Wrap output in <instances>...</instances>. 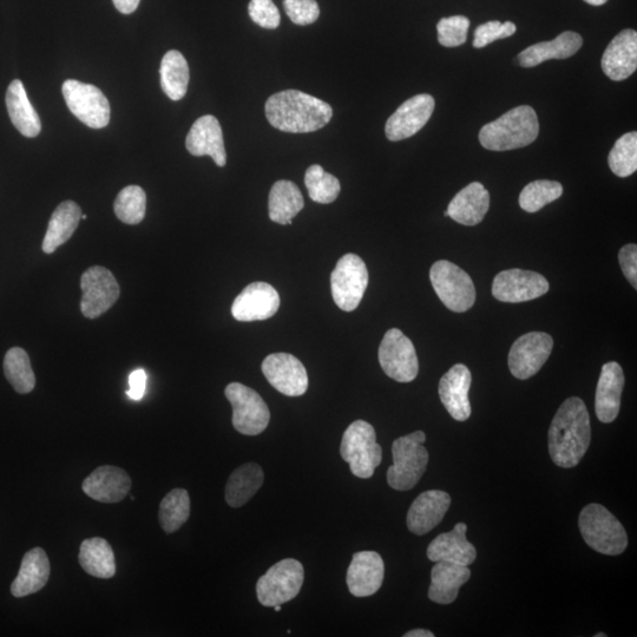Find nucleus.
<instances>
[{
	"instance_id": "nucleus-1",
	"label": "nucleus",
	"mask_w": 637,
	"mask_h": 637,
	"mask_svg": "<svg viewBox=\"0 0 637 637\" xmlns=\"http://www.w3.org/2000/svg\"><path fill=\"white\" fill-rule=\"evenodd\" d=\"M591 442L590 417L583 400L571 397L558 409L549 429V452L560 468L579 465Z\"/></svg>"
},
{
	"instance_id": "nucleus-2",
	"label": "nucleus",
	"mask_w": 637,
	"mask_h": 637,
	"mask_svg": "<svg viewBox=\"0 0 637 637\" xmlns=\"http://www.w3.org/2000/svg\"><path fill=\"white\" fill-rule=\"evenodd\" d=\"M265 108L271 126L291 134L323 129L333 116L330 104L299 90H285L272 95Z\"/></svg>"
},
{
	"instance_id": "nucleus-3",
	"label": "nucleus",
	"mask_w": 637,
	"mask_h": 637,
	"mask_svg": "<svg viewBox=\"0 0 637 637\" xmlns=\"http://www.w3.org/2000/svg\"><path fill=\"white\" fill-rule=\"evenodd\" d=\"M540 134L536 111L529 105L511 109L479 131L482 147L492 151H507L528 147Z\"/></svg>"
},
{
	"instance_id": "nucleus-4",
	"label": "nucleus",
	"mask_w": 637,
	"mask_h": 637,
	"mask_svg": "<svg viewBox=\"0 0 637 637\" xmlns=\"http://www.w3.org/2000/svg\"><path fill=\"white\" fill-rule=\"evenodd\" d=\"M425 441V433L416 431L393 442V465L387 470V483L392 489L409 491L415 488L423 477L429 463Z\"/></svg>"
},
{
	"instance_id": "nucleus-5",
	"label": "nucleus",
	"mask_w": 637,
	"mask_h": 637,
	"mask_svg": "<svg viewBox=\"0 0 637 637\" xmlns=\"http://www.w3.org/2000/svg\"><path fill=\"white\" fill-rule=\"evenodd\" d=\"M579 527L584 542L597 553L616 556L625 553L628 547L625 528L601 504H589L581 511Z\"/></svg>"
},
{
	"instance_id": "nucleus-6",
	"label": "nucleus",
	"mask_w": 637,
	"mask_h": 637,
	"mask_svg": "<svg viewBox=\"0 0 637 637\" xmlns=\"http://www.w3.org/2000/svg\"><path fill=\"white\" fill-rule=\"evenodd\" d=\"M340 455L354 476L369 479L383 461V449L377 443L376 430L365 420H356L344 433Z\"/></svg>"
},
{
	"instance_id": "nucleus-7",
	"label": "nucleus",
	"mask_w": 637,
	"mask_h": 637,
	"mask_svg": "<svg viewBox=\"0 0 637 637\" xmlns=\"http://www.w3.org/2000/svg\"><path fill=\"white\" fill-rule=\"evenodd\" d=\"M430 280L438 298L455 313L469 311L476 301V288L470 275L452 264L439 260L433 264Z\"/></svg>"
},
{
	"instance_id": "nucleus-8",
	"label": "nucleus",
	"mask_w": 637,
	"mask_h": 637,
	"mask_svg": "<svg viewBox=\"0 0 637 637\" xmlns=\"http://www.w3.org/2000/svg\"><path fill=\"white\" fill-rule=\"evenodd\" d=\"M305 570L294 558H286L269 568L256 583V596L264 607H274L297 597L304 584Z\"/></svg>"
},
{
	"instance_id": "nucleus-9",
	"label": "nucleus",
	"mask_w": 637,
	"mask_h": 637,
	"mask_svg": "<svg viewBox=\"0 0 637 637\" xmlns=\"http://www.w3.org/2000/svg\"><path fill=\"white\" fill-rule=\"evenodd\" d=\"M369 286V271L363 259L346 254L337 262L331 275L332 297L345 312L357 310Z\"/></svg>"
},
{
	"instance_id": "nucleus-10",
	"label": "nucleus",
	"mask_w": 637,
	"mask_h": 637,
	"mask_svg": "<svg viewBox=\"0 0 637 637\" xmlns=\"http://www.w3.org/2000/svg\"><path fill=\"white\" fill-rule=\"evenodd\" d=\"M226 398L233 407V425L245 436H258L267 429L271 412L260 394L244 384L226 387Z\"/></svg>"
},
{
	"instance_id": "nucleus-11",
	"label": "nucleus",
	"mask_w": 637,
	"mask_h": 637,
	"mask_svg": "<svg viewBox=\"0 0 637 637\" xmlns=\"http://www.w3.org/2000/svg\"><path fill=\"white\" fill-rule=\"evenodd\" d=\"M378 358L386 376L398 383H411L418 376L415 345L398 328L386 332L379 346Z\"/></svg>"
},
{
	"instance_id": "nucleus-12",
	"label": "nucleus",
	"mask_w": 637,
	"mask_h": 637,
	"mask_svg": "<svg viewBox=\"0 0 637 637\" xmlns=\"http://www.w3.org/2000/svg\"><path fill=\"white\" fill-rule=\"evenodd\" d=\"M63 96L68 108L78 120L93 129H103L110 122L108 98L93 84L75 80L65 81Z\"/></svg>"
},
{
	"instance_id": "nucleus-13",
	"label": "nucleus",
	"mask_w": 637,
	"mask_h": 637,
	"mask_svg": "<svg viewBox=\"0 0 637 637\" xmlns=\"http://www.w3.org/2000/svg\"><path fill=\"white\" fill-rule=\"evenodd\" d=\"M554 340L548 333L530 332L518 338L509 352V369L517 379L534 377L553 352Z\"/></svg>"
},
{
	"instance_id": "nucleus-14",
	"label": "nucleus",
	"mask_w": 637,
	"mask_h": 637,
	"mask_svg": "<svg viewBox=\"0 0 637 637\" xmlns=\"http://www.w3.org/2000/svg\"><path fill=\"white\" fill-rule=\"evenodd\" d=\"M81 310L84 317L96 319L110 310L120 297V286L109 269L94 266L81 278Z\"/></svg>"
},
{
	"instance_id": "nucleus-15",
	"label": "nucleus",
	"mask_w": 637,
	"mask_h": 637,
	"mask_svg": "<svg viewBox=\"0 0 637 637\" xmlns=\"http://www.w3.org/2000/svg\"><path fill=\"white\" fill-rule=\"evenodd\" d=\"M549 282L533 271L523 269H508L496 275L492 284V295L502 302L520 304L541 298L549 292Z\"/></svg>"
},
{
	"instance_id": "nucleus-16",
	"label": "nucleus",
	"mask_w": 637,
	"mask_h": 637,
	"mask_svg": "<svg viewBox=\"0 0 637 637\" xmlns=\"http://www.w3.org/2000/svg\"><path fill=\"white\" fill-rule=\"evenodd\" d=\"M435 107V98L431 95L420 94L410 98L387 120V139L398 142L415 136L429 122Z\"/></svg>"
},
{
	"instance_id": "nucleus-17",
	"label": "nucleus",
	"mask_w": 637,
	"mask_h": 637,
	"mask_svg": "<svg viewBox=\"0 0 637 637\" xmlns=\"http://www.w3.org/2000/svg\"><path fill=\"white\" fill-rule=\"evenodd\" d=\"M268 383L287 397L304 396L308 389V374L304 364L288 353H274L261 366Z\"/></svg>"
},
{
	"instance_id": "nucleus-18",
	"label": "nucleus",
	"mask_w": 637,
	"mask_h": 637,
	"mask_svg": "<svg viewBox=\"0 0 637 637\" xmlns=\"http://www.w3.org/2000/svg\"><path fill=\"white\" fill-rule=\"evenodd\" d=\"M280 295L267 282H253L235 298L232 314L242 323L264 321L274 317L279 311Z\"/></svg>"
},
{
	"instance_id": "nucleus-19",
	"label": "nucleus",
	"mask_w": 637,
	"mask_h": 637,
	"mask_svg": "<svg viewBox=\"0 0 637 637\" xmlns=\"http://www.w3.org/2000/svg\"><path fill=\"white\" fill-rule=\"evenodd\" d=\"M385 564L376 551H359L354 554L347 570L348 590L356 597H369L382 588Z\"/></svg>"
},
{
	"instance_id": "nucleus-20",
	"label": "nucleus",
	"mask_w": 637,
	"mask_h": 637,
	"mask_svg": "<svg viewBox=\"0 0 637 637\" xmlns=\"http://www.w3.org/2000/svg\"><path fill=\"white\" fill-rule=\"evenodd\" d=\"M471 382V372L463 364L452 366L439 382V397L450 416L457 422H465L471 416L469 399Z\"/></svg>"
},
{
	"instance_id": "nucleus-21",
	"label": "nucleus",
	"mask_w": 637,
	"mask_h": 637,
	"mask_svg": "<svg viewBox=\"0 0 637 637\" xmlns=\"http://www.w3.org/2000/svg\"><path fill=\"white\" fill-rule=\"evenodd\" d=\"M451 497L448 492L429 490L420 494L407 512L406 524L412 534H429L443 521L450 509Z\"/></svg>"
},
{
	"instance_id": "nucleus-22",
	"label": "nucleus",
	"mask_w": 637,
	"mask_h": 637,
	"mask_svg": "<svg viewBox=\"0 0 637 637\" xmlns=\"http://www.w3.org/2000/svg\"><path fill=\"white\" fill-rule=\"evenodd\" d=\"M84 494L101 503L123 501L131 489V479L126 471L117 466L104 465L91 472L82 484Z\"/></svg>"
},
{
	"instance_id": "nucleus-23",
	"label": "nucleus",
	"mask_w": 637,
	"mask_h": 637,
	"mask_svg": "<svg viewBox=\"0 0 637 637\" xmlns=\"http://www.w3.org/2000/svg\"><path fill=\"white\" fill-rule=\"evenodd\" d=\"M186 147L194 156H210L219 167L226 166L227 153L221 124L212 115L202 116L193 124L187 135Z\"/></svg>"
},
{
	"instance_id": "nucleus-24",
	"label": "nucleus",
	"mask_w": 637,
	"mask_h": 637,
	"mask_svg": "<svg viewBox=\"0 0 637 637\" xmlns=\"http://www.w3.org/2000/svg\"><path fill=\"white\" fill-rule=\"evenodd\" d=\"M637 68V32L623 30L604 51L602 69L610 80L625 81Z\"/></svg>"
},
{
	"instance_id": "nucleus-25",
	"label": "nucleus",
	"mask_w": 637,
	"mask_h": 637,
	"mask_svg": "<svg viewBox=\"0 0 637 637\" xmlns=\"http://www.w3.org/2000/svg\"><path fill=\"white\" fill-rule=\"evenodd\" d=\"M625 387V374L615 361L602 366L599 383H597L595 410L596 416L604 424L613 423L619 416L621 398Z\"/></svg>"
},
{
	"instance_id": "nucleus-26",
	"label": "nucleus",
	"mask_w": 637,
	"mask_h": 637,
	"mask_svg": "<svg viewBox=\"0 0 637 637\" xmlns=\"http://www.w3.org/2000/svg\"><path fill=\"white\" fill-rule=\"evenodd\" d=\"M468 525L458 523L450 533L439 535L431 542L428 548L429 560L436 562H450L469 567L476 561L477 551L466 540Z\"/></svg>"
},
{
	"instance_id": "nucleus-27",
	"label": "nucleus",
	"mask_w": 637,
	"mask_h": 637,
	"mask_svg": "<svg viewBox=\"0 0 637 637\" xmlns=\"http://www.w3.org/2000/svg\"><path fill=\"white\" fill-rule=\"evenodd\" d=\"M489 208L488 190L482 183L472 182L453 197L444 215L463 226H476L484 220Z\"/></svg>"
},
{
	"instance_id": "nucleus-28",
	"label": "nucleus",
	"mask_w": 637,
	"mask_h": 637,
	"mask_svg": "<svg viewBox=\"0 0 637 637\" xmlns=\"http://www.w3.org/2000/svg\"><path fill=\"white\" fill-rule=\"evenodd\" d=\"M51 567L47 553L42 548H34L23 557L21 569L11 586V593L17 599L38 593L50 579Z\"/></svg>"
},
{
	"instance_id": "nucleus-29",
	"label": "nucleus",
	"mask_w": 637,
	"mask_h": 637,
	"mask_svg": "<svg viewBox=\"0 0 637 637\" xmlns=\"http://www.w3.org/2000/svg\"><path fill=\"white\" fill-rule=\"evenodd\" d=\"M582 45L583 38L579 34L566 31L553 41L531 45L518 55L517 61L523 68H534L549 59H567L574 56Z\"/></svg>"
},
{
	"instance_id": "nucleus-30",
	"label": "nucleus",
	"mask_w": 637,
	"mask_h": 637,
	"mask_svg": "<svg viewBox=\"0 0 637 637\" xmlns=\"http://www.w3.org/2000/svg\"><path fill=\"white\" fill-rule=\"evenodd\" d=\"M469 567L450 562H436L431 571L429 599L438 604L455 602L459 589L470 580Z\"/></svg>"
},
{
	"instance_id": "nucleus-31",
	"label": "nucleus",
	"mask_w": 637,
	"mask_h": 637,
	"mask_svg": "<svg viewBox=\"0 0 637 637\" xmlns=\"http://www.w3.org/2000/svg\"><path fill=\"white\" fill-rule=\"evenodd\" d=\"M6 107L13 126L25 137H36L41 133L42 123L37 111L30 103L22 81H12L6 93Z\"/></svg>"
},
{
	"instance_id": "nucleus-32",
	"label": "nucleus",
	"mask_w": 637,
	"mask_h": 637,
	"mask_svg": "<svg viewBox=\"0 0 637 637\" xmlns=\"http://www.w3.org/2000/svg\"><path fill=\"white\" fill-rule=\"evenodd\" d=\"M264 471L256 463L239 466L226 484L225 497L229 507L241 508L256 495L264 484Z\"/></svg>"
},
{
	"instance_id": "nucleus-33",
	"label": "nucleus",
	"mask_w": 637,
	"mask_h": 637,
	"mask_svg": "<svg viewBox=\"0 0 637 637\" xmlns=\"http://www.w3.org/2000/svg\"><path fill=\"white\" fill-rule=\"evenodd\" d=\"M305 207L300 189L292 181L275 182L269 193V219L279 225H291L292 220Z\"/></svg>"
},
{
	"instance_id": "nucleus-34",
	"label": "nucleus",
	"mask_w": 637,
	"mask_h": 637,
	"mask_svg": "<svg viewBox=\"0 0 637 637\" xmlns=\"http://www.w3.org/2000/svg\"><path fill=\"white\" fill-rule=\"evenodd\" d=\"M82 219L80 206L74 201H65L52 214L47 234L43 240V252L52 254L76 232Z\"/></svg>"
},
{
	"instance_id": "nucleus-35",
	"label": "nucleus",
	"mask_w": 637,
	"mask_h": 637,
	"mask_svg": "<svg viewBox=\"0 0 637 637\" xmlns=\"http://www.w3.org/2000/svg\"><path fill=\"white\" fill-rule=\"evenodd\" d=\"M81 567L97 579H111L116 574L115 554L111 545L101 537L88 538L80 548Z\"/></svg>"
},
{
	"instance_id": "nucleus-36",
	"label": "nucleus",
	"mask_w": 637,
	"mask_h": 637,
	"mask_svg": "<svg viewBox=\"0 0 637 637\" xmlns=\"http://www.w3.org/2000/svg\"><path fill=\"white\" fill-rule=\"evenodd\" d=\"M163 93L172 101H180L186 96L189 84V67L180 51L170 50L164 55L161 68Z\"/></svg>"
},
{
	"instance_id": "nucleus-37",
	"label": "nucleus",
	"mask_w": 637,
	"mask_h": 637,
	"mask_svg": "<svg viewBox=\"0 0 637 637\" xmlns=\"http://www.w3.org/2000/svg\"><path fill=\"white\" fill-rule=\"evenodd\" d=\"M6 379L18 393L26 394L35 389L36 377L31 361L23 348L13 347L4 359Z\"/></svg>"
},
{
	"instance_id": "nucleus-38",
	"label": "nucleus",
	"mask_w": 637,
	"mask_h": 637,
	"mask_svg": "<svg viewBox=\"0 0 637 637\" xmlns=\"http://www.w3.org/2000/svg\"><path fill=\"white\" fill-rule=\"evenodd\" d=\"M190 516V498L185 489H174L162 499L159 520L164 533L173 534L181 529Z\"/></svg>"
},
{
	"instance_id": "nucleus-39",
	"label": "nucleus",
	"mask_w": 637,
	"mask_h": 637,
	"mask_svg": "<svg viewBox=\"0 0 637 637\" xmlns=\"http://www.w3.org/2000/svg\"><path fill=\"white\" fill-rule=\"evenodd\" d=\"M305 185L311 200L321 205L336 201L341 189L337 177L326 173L319 164H314L306 170Z\"/></svg>"
},
{
	"instance_id": "nucleus-40",
	"label": "nucleus",
	"mask_w": 637,
	"mask_h": 637,
	"mask_svg": "<svg viewBox=\"0 0 637 637\" xmlns=\"http://www.w3.org/2000/svg\"><path fill=\"white\" fill-rule=\"evenodd\" d=\"M147 195L139 186H128L121 190L115 200V214L127 225H139L146 216Z\"/></svg>"
},
{
	"instance_id": "nucleus-41",
	"label": "nucleus",
	"mask_w": 637,
	"mask_h": 637,
	"mask_svg": "<svg viewBox=\"0 0 637 637\" xmlns=\"http://www.w3.org/2000/svg\"><path fill=\"white\" fill-rule=\"evenodd\" d=\"M563 194L560 182L538 180L525 186L520 195V206L525 212L537 213L549 203L554 202Z\"/></svg>"
},
{
	"instance_id": "nucleus-42",
	"label": "nucleus",
	"mask_w": 637,
	"mask_h": 637,
	"mask_svg": "<svg viewBox=\"0 0 637 637\" xmlns=\"http://www.w3.org/2000/svg\"><path fill=\"white\" fill-rule=\"evenodd\" d=\"M610 170L619 177H628L637 170L636 131L620 137L608 156Z\"/></svg>"
},
{
	"instance_id": "nucleus-43",
	"label": "nucleus",
	"mask_w": 637,
	"mask_h": 637,
	"mask_svg": "<svg viewBox=\"0 0 637 637\" xmlns=\"http://www.w3.org/2000/svg\"><path fill=\"white\" fill-rule=\"evenodd\" d=\"M470 19L464 16L443 18L437 24L438 42L445 48L461 47L468 38Z\"/></svg>"
},
{
	"instance_id": "nucleus-44",
	"label": "nucleus",
	"mask_w": 637,
	"mask_h": 637,
	"mask_svg": "<svg viewBox=\"0 0 637 637\" xmlns=\"http://www.w3.org/2000/svg\"><path fill=\"white\" fill-rule=\"evenodd\" d=\"M516 31V25L511 22L492 21L479 25L475 30L474 47L476 49L485 48L487 45L498 41V39L514 36Z\"/></svg>"
},
{
	"instance_id": "nucleus-45",
	"label": "nucleus",
	"mask_w": 637,
	"mask_h": 637,
	"mask_svg": "<svg viewBox=\"0 0 637 637\" xmlns=\"http://www.w3.org/2000/svg\"><path fill=\"white\" fill-rule=\"evenodd\" d=\"M249 17L261 28L274 30L281 22L280 11L273 0H251L248 5Z\"/></svg>"
},
{
	"instance_id": "nucleus-46",
	"label": "nucleus",
	"mask_w": 637,
	"mask_h": 637,
	"mask_svg": "<svg viewBox=\"0 0 637 637\" xmlns=\"http://www.w3.org/2000/svg\"><path fill=\"white\" fill-rule=\"evenodd\" d=\"M284 9L294 24L305 26L318 21L319 4L315 0H284Z\"/></svg>"
},
{
	"instance_id": "nucleus-47",
	"label": "nucleus",
	"mask_w": 637,
	"mask_h": 637,
	"mask_svg": "<svg viewBox=\"0 0 637 637\" xmlns=\"http://www.w3.org/2000/svg\"><path fill=\"white\" fill-rule=\"evenodd\" d=\"M619 262L623 274L630 282L635 290L637 288V246L634 244L626 245L621 248L619 253Z\"/></svg>"
},
{
	"instance_id": "nucleus-48",
	"label": "nucleus",
	"mask_w": 637,
	"mask_h": 637,
	"mask_svg": "<svg viewBox=\"0 0 637 637\" xmlns=\"http://www.w3.org/2000/svg\"><path fill=\"white\" fill-rule=\"evenodd\" d=\"M147 380V373L142 369L131 373L129 376V390L127 391L128 397L133 400H141L144 393H146Z\"/></svg>"
},
{
	"instance_id": "nucleus-49",
	"label": "nucleus",
	"mask_w": 637,
	"mask_h": 637,
	"mask_svg": "<svg viewBox=\"0 0 637 637\" xmlns=\"http://www.w3.org/2000/svg\"><path fill=\"white\" fill-rule=\"evenodd\" d=\"M115 8L123 13V15H130L139 8L141 0H113Z\"/></svg>"
},
{
	"instance_id": "nucleus-50",
	"label": "nucleus",
	"mask_w": 637,
	"mask_h": 637,
	"mask_svg": "<svg viewBox=\"0 0 637 637\" xmlns=\"http://www.w3.org/2000/svg\"><path fill=\"white\" fill-rule=\"evenodd\" d=\"M435 634L426 629H415L404 634V637H433Z\"/></svg>"
},
{
	"instance_id": "nucleus-51",
	"label": "nucleus",
	"mask_w": 637,
	"mask_h": 637,
	"mask_svg": "<svg viewBox=\"0 0 637 637\" xmlns=\"http://www.w3.org/2000/svg\"><path fill=\"white\" fill-rule=\"evenodd\" d=\"M589 5L601 6L608 2V0H584Z\"/></svg>"
},
{
	"instance_id": "nucleus-52",
	"label": "nucleus",
	"mask_w": 637,
	"mask_h": 637,
	"mask_svg": "<svg viewBox=\"0 0 637 637\" xmlns=\"http://www.w3.org/2000/svg\"><path fill=\"white\" fill-rule=\"evenodd\" d=\"M273 608H274L275 612H281V609H282L280 604H278V606H274Z\"/></svg>"
},
{
	"instance_id": "nucleus-53",
	"label": "nucleus",
	"mask_w": 637,
	"mask_h": 637,
	"mask_svg": "<svg viewBox=\"0 0 637 637\" xmlns=\"http://www.w3.org/2000/svg\"><path fill=\"white\" fill-rule=\"evenodd\" d=\"M595 637H607V634L600 633V634H596Z\"/></svg>"
},
{
	"instance_id": "nucleus-54",
	"label": "nucleus",
	"mask_w": 637,
	"mask_h": 637,
	"mask_svg": "<svg viewBox=\"0 0 637 637\" xmlns=\"http://www.w3.org/2000/svg\"><path fill=\"white\" fill-rule=\"evenodd\" d=\"M88 216L87 215H82V220H87Z\"/></svg>"
}]
</instances>
